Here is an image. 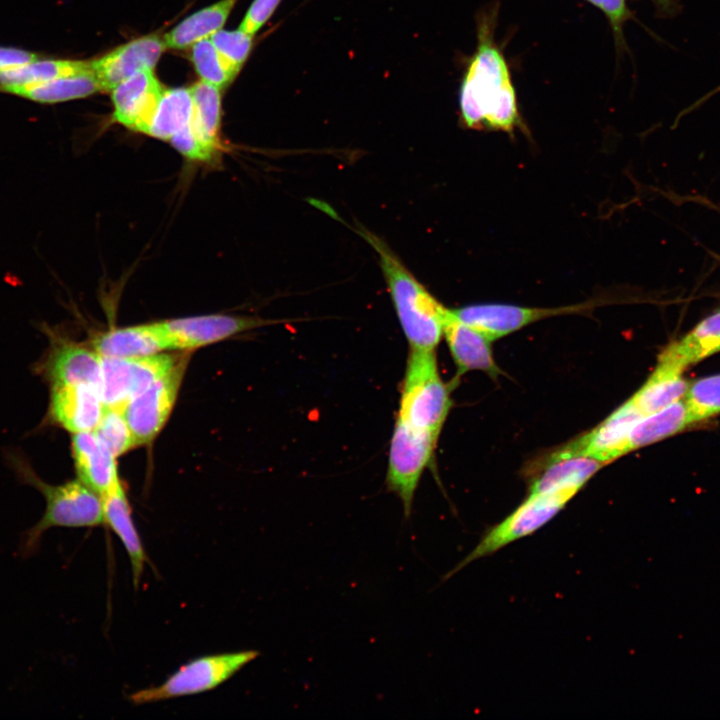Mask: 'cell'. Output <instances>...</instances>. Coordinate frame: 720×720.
<instances>
[{"label": "cell", "instance_id": "15", "mask_svg": "<svg viewBox=\"0 0 720 720\" xmlns=\"http://www.w3.org/2000/svg\"><path fill=\"white\" fill-rule=\"evenodd\" d=\"M92 346L100 356L116 358H142L172 350L163 321L109 329L94 337Z\"/></svg>", "mask_w": 720, "mask_h": 720}, {"label": "cell", "instance_id": "32", "mask_svg": "<svg viewBox=\"0 0 720 720\" xmlns=\"http://www.w3.org/2000/svg\"><path fill=\"white\" fill-rule=\"evenodd\" d=\"M93 431L115 458L137 446L122 410L105 408Z\"/></svg>", "mask_w": 720, "mask_h": 720}, {"label": "cell", "instance_id": "21", "mask_svg": "<svg viewBox=\"0 0 720 720\" xmlns=\"http://www.w3.org/2000/svg\"><path fill=\"white\" fill-rule=\"evenodd\" d=\"M606 463L585 455L552 454L545 470L531 483L529 494L579 491Z\"/></svg>", "mask_w": 720, "mask_h": 720}, {"label": "cell", "instance_id": "37", "mask_svg": "<svg viewBox=\"0 0 720 720\" xmlns=\"http://www.w3.org/2000/svg\"><path fill=\"white\" fill-rule=\"evenodd\" d=\"M720 88V87H719Z\"/></svg>", "mask_w": 720, "mask_h": 720}, {"label": "cell", "instance_id": "17", "mask_svg": "<svg viewBox=\"0 0 720 720\" xmlns=\"http://www.w3.org/2000/svg\"><path fill=\"white\" fill-rule=\"evenodd\" d=\"M43 369L51 386L84 383L100 389L101 357L78 343L54 338Z\"/></svg>", "mask_w": 720, "mask_h": 720}, {"label": "cell", "instance_id": "20", "mask_svg": "<svg viewBox=\"0 0 720 720\" xmlns=\"http://www.w3.org/2000/svg\"><path fill=\"white\" fill-rule=\"evenodd\" d=\"M72 455L78 479L100 496L120 481L115 457L94 431L73 434Z\"/></svg>", "mask_w": 720, "mask_h": 720}, {"label": "cell", "instance_id": "1", "mask_svg": "<svg viewBox=\"0 0 720 720\" xmlns=\"http://www.w3.org/2000/svg\"><path fill=\"white\" fill-rule=\"evenodd\" d=\"M494 17L479 19L476 51L459 90L460 114L467 128L513 133L521 118L508 64L494 41Z\"/></svg>", "mask_w": 720, "mask_h": 720}, {"label": "cell", "instance_id": "30", "mask_svg": "<svg viewBox=\"0 0 720 720\" xmlns=\"http://www.w3.org/2000/svg\"><path fill=\"white\" fill-rule=\"evenodd\" d=\"M191 59L201 81L220 89L237 75L221 57L210 38L192 45Z\"/></svg>", "mask_w": 720, "mask_h": 720}, {"label": "cell", "instance_id": "8", "mask_svg": "<svg viewBox=\"0 0 720 720\" xmlns=\"http://www.w3.org/2000/svg\"><path fill=\"white\" fill-rule=\"evenodd\" d=\"M187 362L182 355L166 374L126 404L123 413L137 446L151 442L168 420Z\"/></svg>", "mask_w": 720, "mask_h": 720}, {"label": "cell", "instance_id": "19", "mask_svg": "<svg viewBox=\"0 0 720 720\" xmlns=\"http://www.w3.org/2000/svg\"><path fill=\"white\" fill-rule=\"evenodd\" d=\"M102 497L104 525L120 539L130 560L132 580L138 588L146 563H150L132 518V510L121 481Z\"/></svg>", "mask_w": 720, "mask_h": 720}, {"label": "cell", "instance_id": "28", "mask_svg": "<svg viewBox=\"0 0 720 720\" xmlns=\"http://www.w3.org/2000/svg\"><path fill=\"white\" fill-rule=\"evenodd\" d=\"M692 423L685 401L678 400L664 409L642 417L634 425L629 436L628 452L663 440Z\"/></svg>", "mask_w": 720, "mask_h": 720}, {"label": "cell", "instance_id": "29", "mask_svg": "<svg viewBox=\"0 0 720 720\" xmlns=\"http://www.w3.org/2000/svg\"><path fill=\"white\" fill-rule=\"evenodd\" d=\"M193 100L189 88L165 89L147 135L169 142L177 133L190 126Z\"/></svg>", "mask_w": 720, "mask_h": 720}, {"label": "cell", "instance_id": "23", "mask_svg": "<svg viewBox=\"0 0 720 720\" xmlns=\"http://www.w3.org/2000/svg\"><path fill=\"white\" fill-rule=\"evenodd\" d=\"M101 90L92 72L25 86H0V92L39 104H57L88 97Z\"/></svg>", "mask_w": 720, "mask_h": 720}, {"label": "cell", "instance_id": "3", "mask_svg": "<svg viewBox=\"0 0 720 720\" xmlns=\"http://www.w3.org/2000/svg\"><path fill=\"white\" fill-rule=\"evenodd\" d=\"M14 464L22 480L39 490L46 504L39 521L24 533L23 556L33 555L43 534L51 528H91L104 524L102 497L79 479L52 485L40 479L25 461L15 457Z\"/></svg>", "mask_w": 720, "mask_h": 720}, {"label": "cell", "instance_id": "2", "mask_svg": "<svg viewBox=\"0 0 720 720\" xmlns=\"http://www.w3.org/2000/svg\"><path fill=\"white\" fill-rule=\"evenodd\" d=\"M378 253L401 329L410 349L435 350L443 337L450 309L441 304L377 235L356 230Z\"/></svg>", "mask_w": 720, "mask_h": 720}, {"label": "cell", "instance_id": "12", "mask_svg": "<svg viewBox=\"0 0 720 720\" xmlns=\"http://www.w3.org/2000/svg\"><path fill=\"white\" fill-rule=\"evenodd\" d=\"M164 91L153 70L136 72L111 91L113 120L127 129L147 135Z\"/></svg>", "mask_w": 720, "mask_h": 720}, {"label": "cell", "instance_id": "4", "mask_svg": "<svg viewBox=\"0 0 720 720\" xmlns=\"http://www.w3.org/2000/svg\"><path fill=\"white\" fill-rule=\"evenodd\" d=\"M438 369L435 350L410 349L401 385L397 418L406 425L440 436L452 406L451 390Z\"/></svg>", "mask_w": 720, "mask_h": 720}, {"label": "cell", "instance_id": "31", "mask_svg": "<svg viewBox=\"0 0 720 720\" xmlns=\"http://www.w3.org/2000/svg\"><path fill=\"white\" fill-rule=\"evenodd\" d=\"M692 422H698L720 413V374L697 379L685 394Z\"/></svg>", "mask_w": 720, "mask_h": 720}, {"label": "cell", "instance_id": "35", "mask_svg": "<svg viewBox=\"0 0 720 720\" xmlns=\"http://www.w3.org/2000/svg\"><path fill=\"white\" fill-rule=\"evenodd\" d=\"M281 0H254L247 10L239 29L254 35L273 15Z\"/></svg>", "mask_w": 720, "mask_h": 720}, {"label": "cell", "instance_id": "24", "mask_svg": "<svg viewBox=\"0 0 720 720\" xmlns=\"http://www.w3.org/2000/svg\"><path fill=\"white\" fill-rule=\"evenodd\" d=\"M189 90L193 100L191 130L207 149L220 157L223 151L220 140L221 89L199 81Z\"/></svg>", "mask_w": 720, "mask_h": 720}, {"label": "cell", "instance_id": "16", "mask_svg": "<svg viewBox=\"0 0 720 720\" xmlns=\"http://www.w3.org/2000/svg\"><path fill=\"white\" fill-rule=\"evenodd\" d=\"M100 357V393L105 408L123 411L132 398L152 384L153 370L143 358Z\"/></svg>", "mask_w": 720, "mask_h": 720}, {"label": "cell", "instance_id": "25", "mask_svg": "<svg viewBox=\"0 0 720 720\" xmlns=\"http://www.w3.org/2000/svg\"><path fill=\"white\" fill-rule=\"evenodd\" d=\"M238 0H220L182 20L164 36L166 47L183 49L221 30Z\"/></svg>", "mask_w": 720, "mask_h": 720}, {"label": "cell", "instance_id": "10", "mask_svg": "<svg viewBox=\"0 0 720 720\" xmlns=\"http://www.w3.org/2000/svg\"><path fill=\"white\" fill-rule=\"evenodd\" d=\"M644 415L628 399L597 427L556 451L557 455H585L606 464L628 453L629 436Z\"/></svg>", "mask_w": 720, "mask_h": 720}, {"label": "cell", "instance_id": "22", "mask_svg": "<svg viewBox=\"0 0 720 720\" xmlns=\"http://www.w3.org/2000/svg\"><path fill=\"white\" fill-rule=\"evenodd\" d=\"M680 367L658 358L653 373L631 397L644 416L657 412L685 396L689 384Z\"/></svg>", "mask_w": 720, "mask_h": 720}, {"label": "cell", "instance_id": "18", "mask_svg": "<svg viewBox=\"0 0 720 720\" xmlns=\"http://www.w3.org/2000/svg\"><path fill=\"white\" fill-rule=\"evenodd\" d=\"M443 337L457 368L456 378L469 371H482L497 378L502 371L496 364L491 340L472 326L459 320L450 309Z\"/></svg>", "mask_w": 720, "mask_h": 720}, {"label": "cell", "instance_id": "27", "mask_svg": "<svg viewBox=\"0 0 720 720\" xmlns=\"http://www.w3.org/2000/svg\"><path fill=\"white\" fill-rule=\"evenodd\" d=\"M90 61L39 56L0 72V86H25L89 73Z\"/></svg>", "mask_w": 720, "mask_h": 720}, {"label": "cell", "instance_id": "26", "mask_svg": "<svg viewBox=\"0 0 720 720\" xmlns=\"http://www.w3.org/2000/svg\"><path fill=\"white\" fill-rule=\"evenodd\" d=\"M720 351V311L701 321L690 333L668 345L660 354L681 369Z\"/></svg>", "mask_w": 720, "mask_h": 720}, {"label": "cell", "instance_id": "7", "mask_svg": "<svg viewBox=\"0 0 720 720\" xmlns=\"http://www.w3.org/2000/svg\"><path fill=\"white\" fill-rule=\"evenodd\" d=\"M439 436L416 430L396 419L389 448L386 484L411 515L415 492L424 469L431 463Z\"/></svg>", "mask_w": 720, "mask_h": 720}, {"label": "cell", "instance_id": "34", "mask_svg": "<svg viewBox=\"0 0 720 720\" xmlns=\"http://www.w3.org/2000/svg\"><path fill=\"white\" fill-rule=\"evenodd\" d=\"M597 7L606 16L617 46L623 44V27L631 13L626 0H586Z\"/></svg>", "mask_w": 720, "mask_h": 720}, {"label": "cell", "instance_id": "6", "mask_svg": "<svg viewBox=\"0 0 720 720\" xmlns=\"http://www.w3.org/2000/svg\"><path fill=\"white\" fill-rule=\"evenodd\" d=\"M575 490L529 494L508 516L486 530L477 545L454 568L443 576L442 581L475 560L490 556L507 545L530 536L548 524L577 494Z\"/></svg>", "mask_w": 720, "mask_h": 720}, {"label": "cell", "instance_id": "5", "mask_svg": "<svg viewBox=\"0 0 720 720\" xmlns=\"http://www.w3.org/2000/svg\"><path fill=\"white\" fill-rule=\"evenodd\" d=\"M259 654L256 650H242L195 658L182 665L160 685L138 690L130 694L128 699L134 705H143L214 690L254 661Z\"/></svg>", "mask_w": 720, "mask_h": 720}, {"label": "cell", "instance_id": "9", "mask_svg": "<svg viewBox=\"0 0 720 720\" xmlns=\"http://www.w3.org/2000/svg\"><path fill=\"white\" fill-rule=\"evenodd\" d=\"M588 305L556 308L524 307L510 304L485 303L452 309L462 322L477 329L489 340L494 341L513 333L533 322L588 309Z\"/></svg>", "mask_w": 720, "mask_h": 720}, {"label": "cell", "instance_id": "36", "mask_svg": "<svg viewBox=\"0 0 720 720\" xmlns=\"http://www.w3.org/2000/svg\"><path fill=\"white\" fill-rule=\"evenodd\" d=\"M40 54L19 47L0 46V72L17 65L27 63Z\"/></svg>", "mask_w": 720, "mask_h": 720}, {"label": "cell", "instance_id": "33", "mask_svg": "<svg viewBox=\"0 0 720 720\" xmlns=\"http://www.w3.org/2000/svg\"><path fill=\"white\" fill-rule=\"evenodd\" d=\"M253 36L241 29L219 30L210 39L224 61L238 74L252 49Z\"/></svg>", "mask_w": 720, "mask_h": 720}, {"label": "cell", "instance_id": "13", "mask_svg": "<svg viewBox=\"0 0 720 720\" xmlns=\"http://www.w3.org/2000/svg\"><path fill=\"white\" fill-rule=\"evenodd\" d=\"M166 45L158 35H148L125 43L90 61L101 90L112 91L136 72L155 67Z\"/></svg>", "mask_w": 720, "mask_h": 720}, {"label": "cell", "instance_id": "14", "mask_svg": "<svg viewBox=\"0 0 720 720\" xmlns=\"http://www.w3.org/2000/svg\"><path fill=\"white\" fill-rule=\"evenodd\" d=\"M105 411L100 389L90 384L51 386L49 412L69 432L93 431Z\"/></svg>", "mask_w": 720, "mask_h": 720}, {"label": "cell", "instance_id": "11", "mask_svg": "<svg viewBox=\"0 0 720 720\" xmlns=\"http://www.w3.org/2000/svg\"><path fill=\"white\" fill-rule=\"evenodd\" d=\"M163 322L172 350L184 351L213 344L271 323L257 317L229 314L197 315Z\"/></svg>", "mask_w": 720, "mask_h": 720}]
</instances>
